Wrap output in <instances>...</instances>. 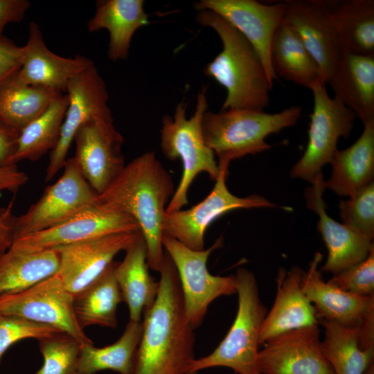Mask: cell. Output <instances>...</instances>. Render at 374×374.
I'll return each mask as SVG.
<instances>
[{"mask_svg":"<svg viewBox=\"0 0 374 374\" xmlns=\"http://www.w3.org/2000/svg\"><path fill=\"white\" fill-rule=\"evenodd\" d=\"M175 193L172 178L154 152H147L125 165L96 199L107 209L131 216L145 241L147 264L160 272L164 253L163 227L168 204Z\"/></svg>","mask_w":374,"mask_h":374,"instance_id":"obj_2","label":"cell"},{"mask_svg":"<svg viewBox=\"0 0 374 374\" xmlns=\"http://www.w3.org/2000/svg\"><path fill=\"white\" fill-rule=\"evenodd\" d=\"M323 328L322 353L334 374H363L374 361V352L360 349L358 326H346L332 321L319 322Z\"/></svg>","mask_w":374,"mask_h":374,"instance_id":"obj_34","label":"cell"},{"mask_svg":"<svg viewBox=\"0 0 374 374\" xmlns=\"http://www.w3.org/2000/svg\"><path fill=\"white\" fill-rule=\"evenodd\" d=\"M28 180L27 175L19 170L17 165L0 166V192L16 193Z\"/></svg>","mask_w":374,"mask_h":374,"instance_id":"obj_43","label":"cell"},{"mask_svg":"<svg viewBox=\"0 0 374 374\" xmlns=\"http://www.w3.org/2000/svg\"><path fill=\"white\" fill-rule=\"evenodd\" d=\"M19 133L0 120V166H11Z\"/></svg>","mask_w":374,"mask_h":374,"instance_id":"obj_42","label":"cell"},{"mask_svg":"<svg viewBox=\"0 0 374 374\" xmlns=\"http://www.w3.org/2000/svg\"><path fill=\"white\" fill-rule=\"evenodd\" d=\"M269 55L277 77L310 89L323 82L314 59L297 33L283 19L273 35Z\"/></svg>","mask_w":374,"mask_h":374,"instance_id":"obj_27","label":"cell"},{"mask_svg":"<svg viewBox=\"0 0 374 374\" xmlns=\"http://www.w3.org/2000/svg\"><path fill=\"white\" fill-rule=\"evenodd\" d=\"M93 64L85 56L69 58L51 51L44 43L38 24L32 21L27 42L22 46L18 73L27 84L62 93L66 91L69 82L74 76Z\"/></svg>","mask_w":374,"mask_h":374,"instance_id":"obj_20","label":"cell"},{"mask_svg":"<svg viewBox=\"0 0 374 374\" xmlns=\"http://www.w3.org/2000/svg\"><path fill=\"white\" fill-rule=\"evenodd\" d=\"M63 168L62 176L44 189L26 213L17 217L15 239L57 225L96 203L98 194L73 157L67 159Z\"/></svg>","mask_w":374,"mask_h":374,"instance_id":"obj_10","label":"cell"},{"mask_svg":"<svg viewBox=\"0 0 374 374\" xmlns=\"http://www.w3.org/2000/svg\"><path fill=\"white\" fill-rule=\"evenodd\" d=\"M339 216L345 225L374 238V182L347 200L339 204Z\"/></svg>","mask_w":374,"mask_h":374,"instance_id":"obj_36","label":"cell"},{"mask_svg":"<svg viewBox=\"0 0 374 374\" xmlns=\"http://www.w3.org/2000/svg\"><path fill=\"white\" fill-rule=\"evenodd\" d=\"M44 358L42 366L34 374H75L80 344L64 332L39 340Z\"/></svg>","mask_w":374,"mask_h":374,"instance_id":"obj_35","label":"cell"},{"mask_svg":"<svg viewBox=\"0 0 374 374\" xmlns=\"http://www.w3.org/2000/svg\"><path fill=\"white\" fill-rule=\"evenodd\" d=\"M303 273L298 266L278 270L274 303L260 330V345L279 334L319 324L315 309L302 288Z\"/></svg>","mask_w":374,"mask_h":374,"instance_id":"obj_22","label":"cell"},{"mask_svg":"<svg viewBox=\"0 0 374 374\" xmlns=\"http://www.w3.org/2000/svg\"><path fill=\"white\" fill-rule=\"evenodd\" d=\"M125 251L123 260L117 262L115 277L123 301L128 306L130 321L140 322L156 301L159 281L149 273L147 247L141 231Z\"/></svg>","mask_w":374,"mask_h":374,"instance_id":"obj_25","label":"cell"},{"mask_svg":"<svg viewBox=\"0 0 374 374\" xmlns=\"http://www.w3.org/2000/svg\"><path fill=\"white\" fill-rule=\"evenodd\" d=\"M322 259L323 254L316 252L302 279L303 290L313 305L319 322L358 326L365 315L374 308V296L350 293L324 280L319 268Z\"/></svg>","mask_w":374,"mask_h":374,"instance_id":"obj_21","label":"cell"},{"mask_svg":"<svg viewBox=\"0 0 374 374\" xmlns=\"http://www.w3.org/2000/svg\"><path fill=\"white\" fill-rule=\"evenodd\" d=\"M140 231L113 233L54 249L59 257L57 274L66 289L75 295L90 284Z\"/></svg>","mask_w":374,"mask_h":374,"instance_id":"obj_18","label":"cell"},{"mask_svg":"<svg viewBox=\"0 0 374 374\" xmlns=\"http://www.w3.org/2000/svg\"><path fill=\"white\" fill-rule=\"evenodd\" d=\"M301 112L299 106L274 114L248 109L206 111L202 122L203 136L218 159L219 169H229L233 160L270 149L266 138L294 125Z\"/></svg>","mask_w":374,"mask_h":374,"instance_id":"obj_4","label":"cell"},{"mask_svg":"<svg viewBox=\"0 0 374 374\" xmlns=\"http://www.w3.org/2000/svg\"><path fill=\"white\" fill-rule=\"evenodd\" d=\"M228 171V169H220V175L215 181L213 190L202 202L189 209L166 213L163 235L177 240L193 250L201 251L204 249L207 228L220 216L235 209L276 206L258 195L241 197L231 193L226 184Z\"/></svg>","mask_w":374,"mask_h":374,"instance_id":"obj_11","label":"cell"},{"mask_svg":"<svg viewBox=\"0 0 374 374\" xmlns=\"http://www.w3.org/2000/svg\"><path fill=\"white\" fill-rule=\"evenodd\" d=\"M69 100L61 94L19 133L12 164L23 160L35 161L57 145Z\"/></svg>","mask_w":374,"mask_h":374,"instance_id":"obj_33","label":"cell"},{"mask_svg":"<svg viewBox=\"0 0 374 374\" xmlns=\"http://www.w3.org/2000/svg\"><path fill=\"white\" fill-rule=\"evenodd\" d=\"M73 140V159L90 186L100 194L125 166L123 138L113 120L94 118L79 128Z\"/></svg>","mask_w":374,"mask_h":374,"instance_id":"obj_14","label":"cell"},{"mask_svg":"<svg viewBox=\"0 0 374 374\" xmlns=\"http://www.w3.org/2000/svg\"><path fill=\"white\" fill-rule=\"evenodd\" d=\"M139 230L137 222L131 216L95 203L57 225L17 238L11 247L35 252L113 233Z\"/></svg>","mask_w":374,"mask_h":374,"instance_id":"obj_13","label":"cell"},{"mask_svg":"<svg viewBox=\"0 0 374 374\" xmlns=\"http://www.w3.org/2000/svg\"><path fill=\"white\" fill-rule=\"evenodd\" d=\"M58 269L55 249L27 252L10 247L0 258V296L22 292L56 274Z\"/></svg>","mask_w":374,"mask_h":374,"instance_id":"obj_30","label":"cell"},{"mask_svg":"<svg viewBox=\"0 0 374 374\" xmlns=\"http://www.w3.org/2000/svg\"><path fill=\"white\" fill-rule=\"evenodd\" d=\"M328 281L350 293L374 296V249L364 260L334 274Z\"/></svg>","mask_w":374,"mask_h":374,"instance_id":"obj_38","label":"cell"},{"mask_svg":"<svg viewBox=\"0 0 374 374\" xmlns=\"http://www.w3.org/2000/svg\"><path fill=\"white\" fill-rule=\"evenodd\" d=\"M66 92L69 103L58 143L50 154L45 181L64 167L71 143L82 125L94 118L113 120L107 104L109 96L105 83L94 64L74 76Z\"/></svg>","mask_w":374,"mask_h":374,"instance_id":"obj_12","label":"cell"},{"mask_svg":"<svg viewBox=\"0 0 374 374\" xmlns=\"http://www.w3.org/2000/svg\"><path fill=\"white\" fill-rule=\"evenodd\" d=\"M363 124L358 139L334 154L330 177L323 183L325 190L352 197L374 182V119Z\"/></svg>","mask_w":374,"mask_h":374,"instance_id":"obj_23","label":"cell"},{"mask_svg":"<svg viewBox=\"0 0 374 374\" xmlns=\"http://www.w3.org/2000/svg\"><path fill=\"white\" fill-rule=\"evenodd\" d=\"M11 202L8 206L0 205V258L10 249L15 239L17 217L12 213Z\"/></svg>","mask_w":374,"mask_h":374,"instance_id":"obj_41","label":"cell"},{"mask_svg":"<svg viewBox=\"0 0 374 374\" xmlns=\"http://www.w3.org/2000/svg\"><path fill=\"white\" fill-rule=\"evenodd\" d=\"M30 7L27 0H0V38L6 26L21 21Z\"/></svg>","mask_w":374,"mask_h":374,"instance_id":"obj_40","label":"cell"},{"mask_svg":"<svg viewBox=\"0 0 374 374\" xmlns=\"http://www.w3.org/2000/svg\"><path fill=\"white\" fill-rule=\"evenodd\" d=\"M59 332L60 330L48 325L0 313V364L6 351L17 341L25 339L39 341Z\"/></svg>","mask_w":374,"mask_h":374,"instance_id":"obj_37","label":"cell"},{"mask_svg":"<svg viewBox=\"0 0 374 374\" xmlns=\"http://www.w3.org/2000/svg\"><path fill=\"white\" fill-rule=\"evenodd\" d=\"M18 70L0 81V120L20 133L62 93L26 83Z\"/></svg>","mask_w":374,"mask_h":374,"instance_id":"obj_28","label":"cell"},{"mask_svg":"<svg viewBox=\"0 0 374 374\" xmlns=\"http://www.w3.org/2000/svg\"><path fill=\"white\" fill-rule=\"evenodd\" d=\"M235 276L238 310L234 321L217 347L195 359L188 374L212 367H226L235 374H260L258 368L260 335L267 309L262 301L253 273L241 267Z\"/></svg>","mask_w":374,"mask_h":374,"instance_id":"obj_5","label":"cell"},{"mask_svg":"<svg viewBox=\"0 0 374 374\" xmlns=\"http://www.w3.org/2000/svg\"><path fill=\"white\" fill-rule=\"evenodd\" d=\"M159 289L143 315V332L133 374H188L194 355V328L189 322L176 268L165 251Z\"/></svg>","mask_w":374,"mask_h":374,"instance_id":"obj_1","label":"cell"},{"mask_svg":"<svg viewBox=\"0 0 374 374\" xmlns=\"http://www.w3.org/2000/svg\"><path fill=\"white\" fill-rule=\"evenodd\" d=\"M323 176L316 179L307 190L305 199L309 209L319 216L317 229L328 250L327 259L320 270L334 275L364 260L374 245L365 235L328 215L323 199Z\"/></svg>","mask_w":374,"mask_h":374,"instance_id":"obj_19","label":"cell"},{"mask_svg":"<svg viewBox=\"0 0 374 374\" xmlns=\"http://www.w3.org/2000/svg\"><path fill=\"white\" fill-rule=\"evenodd\" d=\"M363 374H374V363L371 364L364 371Z\"/></svg>","mask_w":374,"mask_h":374,"instance_id":"obj_45","label":"cell"},{"mask_svg":"<svg viewBox=\"0 0 374 374\" xmlns=\"http://www.w3.org/2000/svg\"><path fill=\"white\" fill-rule=\"evenodd\" d=\"M162 244L177 271L186 316L195 329L203 322L214 300L236 294L234 275L213 276L206 267L211 252L222 246L223 238L201 251L193 250L166 235H163Z\"/></svg>","mask_w":374,"mask_h":374,"instance_id":"obj_7","label":"cell"},{"mask_svg":"<svg viewBox=\"0 0 374 374\" xmlns=\"http://www.w3.org/2000/svg\"><path fill=\"white\" fill-rule=\"evenodd\" d=\"M143 0H98L93 17L87 22L89 32L107 29L109 33L108 57L112 61L127 57L134 33L149 24Z\"/></svg>","mask_w":374,"mask_h":374,"instance_id":"obj_26","label":"cell"},{"mask_svg":"<svg viewBox=\"0 0 374 374\" xmlns=\"http://www.w3.org/2000/svg\"><path fill=\"white\" fill-rule=\"evenodd\" d=\"M22 46L3 36L0 38V81L19 69Z\"/></svg>","mask_w":374,"mask_h":374,"instance_id":"obj_39","label":"cell"},{"mask_svg":"<svg viewBox=\"0 0 374 374\" xmlns=\"http://www.w3.org/2000/svg\"><path fill=\"white\" fill-rule=\"evenodd\" d=\"M319 325L292 330L267 340L260 349V374H334L321 348Z\"/></svg>","mask_w":374,"mask_h":374,"instance_id":"obj_16","label":"cell"},{"mask_svg":"<svg viewBox=\"0 0 374 374\" xmlns=\"http://www.w3.org/2000/svg\"><path fill=\"white\" fill-rule=\"evenodd\" d=\"M203 26L215 30L222 49L204 69L226 91L222 110L248 109L263 110L269 103V83L265 67L247 39L217 13L204 10L196 17Z\"/></svg>","mask_w":374,"mask_h":374,"instance_id":"obj_3","label":"cell"},{"mask_svg":"<svg viewBox=\"0 0 374 374\" xmlns=\"http://www.w3.org/2000/svg\"><path fill=\"white\" fill-rule=\"evenodd\" d=\"M116 264L113 261L99 276L74 295V312L82 329L94 325L116 328L117 307L123 301L115 277Z\"/></svg>","mask_w":374,"mask_h":374,"instance_id":"obj_29","label":"cell"},{"mask_svg":"<svg viewBox=\"0 0 374 374\" xmlns=\"http://www.w3.org/2000/svg\"><path fill=\"white\" fill-rule=\"evenodd\" d=\"M346 53L374 56V1H326Z\"/></svg>","mask_w":374,"mask_h":374,"instance_id":"obj_31","label":"cell"},{"mask_svg":"<svg viewBox=\"0 0 374 374\" xmlns=\"http://www.w3.org/2000/svg\"><path fill=\"white\" fill-rule=\"evenodd\" d=\"M73 302L74 295L57 273L22 292L0 296V313L53 326L81 346L93 344L77 321Z\"/></svg>","mask_w":374,"mask_h":374,"instance_id":"obj_9","label":"cell"},{"mask_svg":"<svg viewBox=\"0 0 374 374\" xmlns=\"http://www.w3.org/2000/svg\"><path fill=\"white\" fill-rule=\"evenodd\" d=\"M283 19L299 35L328 83L346 53L326 1H284Z\"/></svg>","mask_w":374,"mask_h":374,"instance_id":"obj_15","label":"cell"},{"mask_svg":"<svg viewBox=\"0 0 374 374\" xmlns=\"http://www.w3.org/2000/svg\"><path fill=\"white\" fill-rule=\"evenodd\" d=\"M328 83L363 123L374 119V56L344 53Z\"/></svg>","mask_w":374,"mask_h":374,"instance_id":"obj_24","label":"cell"},{"mask_svg":"<svg viewBox=\"0 0 374 374\" xmlns=\"http://www.w3.org/2000/svg\"><path fill=\"white\" fill-rule=\"evenodd\" d=\"M206 87L198 93L195 110L186 118V103H179L173 116L166 115L162 119L160 145L163 154L170 160L179 159L183 166L179 185L168 204L166 213L181 210L188 203L189 188L201 172L207 173L215 181L220 175L215 154L205 143L202 122L207 111Z\"/></svg>","mask_w":374,"mask_h":374,"instance_id":"obj_6","label":"cell"},{"mask_svg":"<svg viewBox=\"0 0 374 374\" xmlns=\"http://www.w3.org/2000/svg\"><path fill=\"white\" fill-rule=\"evenodd\" d=\"M326 84L319 82L311 89L314 107L310 116L308 141L303 156L291 170L293 178L311 184L323 176V167L330 163L339 138L350 136L356 118L339 100L329 96Z\"/></svg>","mask_w":374,"mask_h":374,"instance_id":"obj_8","label":"cell"},{"mask_svg":"<svg viewBox=\"0 0 374 374\" xmlns=\"http://www.w3.org/2000/svg\"><path fill=\"white\" fill-rule=\"evenodd\" d=\"M357 341L360 349L374 352V308L365 315L358 326Z\"/></svg>","mask_w":374,"mask_h":374,"instance_id":"obj_44","label":"cell"},{"mask_svg":"<svg viewBox=\"0 0 374 374\" xmlns=\"http://www.w3.org/2000/svg\"><path fill=\"white\" fill-rule=\"evenodd\" d=\"M142 332V321H129L122 335L112 344L102 348L81 346L75 374H96L105 370L133 374Z\"/></svg>","mask_w":374,"mask_h":374,"instance_id":"obj_32","label":"cell"},{"mask_svg":"<svg viewBox=\"0 0 374 374\" xmlns=\"http://www.w3.org/2000/svg\"><path fill=\"white\" fill-rule=\"evenodd\" d=\"M195 9L211 10L235 28L256 51L273 87L278 77L270 62V46L283 18L284 2L267 4L255 0H201L195 4Z\"/></svg>","mask_w":374,"mask_h":374,"instance_id":"obj_17","label":"cell"}]
</instances>
